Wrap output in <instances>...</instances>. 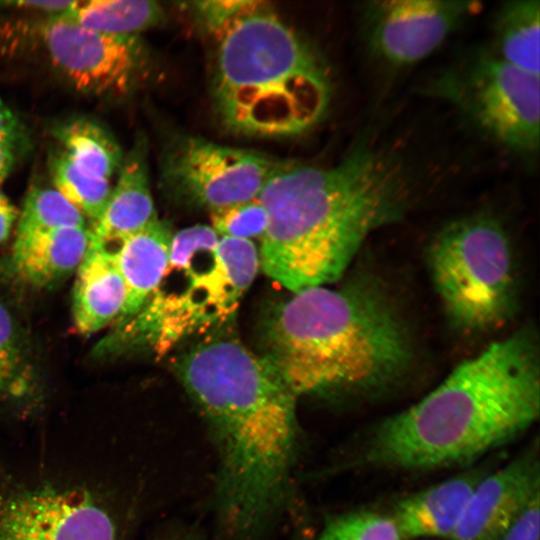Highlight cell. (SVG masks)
Listing matches in <instances>:
<instances>
[{"instance_id": "obj_30", "label": "cell", "mask_w": 540, "mask_h": 540, "mask_svg": "<svg viewBox=\"0 0 540 540\" xmlns=\"http://www.w3.org/2000/svg\"><path fill=\"white\" fill-rule=\"evenodd\" d=\"M19 124L13 112L0 101V141L15 140Z\"/></svg>"}, {"instance_id": "obj_24", "label": "cell", "mask_w": 540, "mask_h": 540, "mask_svg": "<svg viewBox=\"0 0 540 540\" xmlns=\"http://www.w3.org/2000/svg\"><path fill=\"white\" fill-rule=\"evenodd\" d=\"M316 540L401 539L389 515L374 511H355L330 520Z\"/></svg>"}, {"instance_id": "obj_10", "label": "cell", "mask_w": 540, "mask_h": 540, "mask_svg": "<svg viewBox=\"0 0 540 540\" xmlns=\"http://www.w3.org/2000/svg\"><path fill=\"white\" fill-rule=\"evenodd\" d=\"M480 3L466 0H374L364 4V37L371 53L394 67L427 58Z\"/></svg>"}, {"instance_id": "obj_19", "label": "cell", "mask_w": 540, "mask_h": 540, "mask_svg": "<svg viewBox=\"0 0 540 540\" xmlns=\"http://www.w3.org/2000/svg\"><path fill=\"white\" fill-rule=\"evenodd\" d=\"M492 48L503 61L529 73L540 74V2L505 3L493 23Z\"/></svg>"}, {"instance_id": "obj_31", "label": "cell", "mask_w": 540, "mask_h": 540, "mask_svg": "<svg viewBox=\"0 0 540 540\" xmlns=\"http://www.w3.org/2000/svg\"><path fill=\"white\" fill-rule=\"evenodd\" d=\"M15 140L0 141V183L9 175L15 160Z\"/></svg>"}, {"instance_id": "obj_14", "label": "cell", "mask_w": 540, "mask_h": 540, "mask_svg": "<svg viewBox=\"0 0 540 540\" xmlns=\"http://www.w3.org/2000/svg\"><path fill=\"white\" fill-rule=\"evenodd\" d=\"M126 301V287L114 249L90 239L76 269L72 314L77 331L95 333L116 322Z\"/></svg>"}, {"instance_id": "obj_20", "label": "cell", "mask_w": 540, "mask_h": 540, "mask_svg": "<svg viewBox=\"0 0 540 540\" xmlns=\"http://www.w3.org/2000/svg\"><path fill=\"white\" fill-rule=\"evenodd\" d=\"M57 15L101 33L135 36L156 25L163 11L158 3L149 0H90L74 1Z\"/></svg>"}, {"instance_id": "obj_11", "label": "cell", "mask_w": 540, "mask_h": 540, "mask_svg": "<svg viewBox=\"0 0 540 540\" xmlns=\"http://www.w3.org/2000/svg\"><path fill=\"white\" fill-rule=\"evenodd\" d=\"M53 66L79 91L119 95L131 86L141 64L136 36L94 31L51 14L39 27Z\"/></svg>"}, {"instance_id": "obj_4", "label": "cell", "mask_w": 540, "mask_h": 540, "mask_svg": "<svg viewBox=\"0 0 540 540\" xmlns=\"http://www.w3.org/2000/svg\"><path fill=\"white\" fill-rule=\"evenodd\" d=\"M262 356L295 394L366 397L412 368L410 329L388 293L369 279L293 293L269 316Z\"/></svg>"}, {"instance_id": "obj_17", "label": "cell", "mask_w": 540, "mask_h": 540, "mask_svg": "<svg viewBox=\"0 0 540 540\" xmlns=\"http://www.w3.org/2000/svg\"><path fill=\"white\" fill-rule=\"evenodd\" d=\"M90 242L87 227H62L15 239L11 265L25 282L52 285L77 269Z\"/></svg>"}, {"instance_id": "obj_3", "label": "cell", "mask_w": 540, "mask_h": 540, "mask_svg": "<svg viewBox=\"0 0 540 540\" xmlns=\"http://www.w3.org/2000/svg\"><path fill=\"white\" fill-rule=\"evenodd\" d=\"M539 412L538 347L522 330L491 343L384 420L364 457L378 468L408 471L468 464L526 431Z\"/></svg>"}, {"instance_id": "obj_32", "label": "cell", "mask_w": 540, "mask_h": 540, "mask_svg": "<svg viewBox=\"0 0 540 540\" xmlns=\"http://www.w3.org/2000/svg\"><path fill=\"white\" fill-rule=\"evenodd\" d=\"M161 540H197L196 536L189 532H176L165 536Z\"/></svg>"}, {"instance_id": "obj_16", "label": "cell", "mask_w": 540, "mask_h": 540, "mask_svg": "<svg viewBox=\"0 0 540 540\" xmlns=\"http://www.w3.org/2000/svg\"><path fill=\"white\" fill-rule=\"evenodd\" d=\"M146 149L142 142L123 159L116 186L89 229L90 239L105 245L118 244L157 218L149 186Z\"/></svg>"}, {"instance_id": "obj_2", "label": "cell", "mask_w": 540, "mask_h": 540, "mask_svg": "<svg viewBox=\"0 0 540 540\" xmlns=\"http://www.w3.org/2000/svg\"><path fill=\"white\" fill-rule=\"evenodd\" d=\"M419 175L399 151L361 142L329 167L283 162L257 200L260 266L292 293L338 280L366 239L412 207Z\"/></svg>"}, {"instance_id": "obj_23", "label": "cell", "mask_w": 540, "mask_h": 540, "mask_svg": "<svg viewBox=\"0 0 540 540\" xmlns=\"http://www.w3.org/2000/svg\"><path fill=\"white\" fill-rule=\"evenodd\" d=\"M62 227H86L85 217L56 189L30 190L20 214L16 238Z\"/></svg>"}, {"instance_id": "obj_1", "label": "cell", "mask_w": 540, "mask_h": 540, "mask_svg": "<svg viewBox=\"0 0 540 540\" xmlns=\"http://www.w3.org/2000/svg\"><path fill=\"white\" fill-rule=\"evenodd\" d=\"M180 379L211 428L218 453L216 503L235 540H253L283 511L299 450L295 394L262 355L232 339L204 342Z\"/></svg>"}, {"instance_id": "obj_8", "label": "cell", "mask_w": 540, "mask_h": 540, "mask_svg": "<svg viewBox=\"0 0 540 540\" xmlns=\"http://www.w3.org/2000/svg\"><path fill=\"white\" fill-rule=\"evenodd\" d=\"M539 79L485 49L438 72L426 89L501 147L532 157L539 148Z\"/></svg>"}, {"instance_id": "obj_6", "label": "cell", "mask_w": 540, "mask_h": 540, "mask_svg": "<svg viewBox=\"0 0 540 540\" xmlns=\"http://www.w3.org/2000/svg\"><path fill=\"white\" fill-rule=\"evenodd\" d=\"M218 240L207 225L173 235L159 284L132 317L118 323L101 348L146 347L161 357L184 339L227 322L244 291L227 273Z\"/></svg>"}, {"instance_id": "obj_7", "label": "cell", "mask_w": 540, "mask_h": 540, "mask_svg": "<svg viewBox=\"0 0 540 540\" xmlns=\"http://www.w3.org/2000/svg\"><path fill=\"white\" fill-rule=\"evenodd\" d=\"M436 291L454 325L479 332L502 325L515 305V272L508 236L485 215L446 225L429 249Z\"/></svg>"}, {"instance_id": "obj_22", "label": "cell", "mask_w": 540, "mask_h": 540, "mask_svg": "<svg viewBox=\"0 0 540 540\" xmlns=\"http://www.w3.org/2000/svg\"><path fill=\"white\" fill-rule=\"evenodd\" d=\"M55 189L92 223L102 213L111 193L110 181L90 176L61 153L52 162Z\"/></svg>"}, {"instance_id": "obj_29", "label": "cell", "mask_w": 540, "mask_h": 540, "mask_svg": "<svg viewBox=\"0 0 540 540\" xmlns=\"http://www.w3.org/2000/svg\"><path fill=\"white\" fill-rule=\"evenodd\" d=\"M16 216V209L0 190V243L8 238Z\"/></svg>"}, {"instance_id": "obj_26", "label": "cell", "mask_w": 540, "mask_h": 540, "mask_svg": "<svg viewBox=\"0 0 540 540\" xmlns=\"http://www.w3.org/2000/svg\"><path fill=\"white\" fill-rule=\"evenodd\" d=\"M254 3L255 0L199 1L194 3V9L205 29L216 36Z\"/></svg>"}, {"instance_id": "obj_27", "label": "cell", "mask_w": 540, "mask_h": 540, "mask_svg": "<svg viewBox=\"0 0 540 540\" xmlns=\"http://www.w3.org/2000/svg\"><path fill=\"white\" fill-rule=\"evenodd\" d=\"M18 350L14 322L0 303V396L9 387L17 368Z\"/></svg>"}, {"instance_id": "obj_25", "label": "cell", "mask_w": 540, "mask_h": 540, "mask_svg": "<svg viewBox=\"0 0 540 540\" xmlns=\"http://www.w3.org/2000/svg\"><path fill=\"white\" fill-rule=\"evenodd\" d=\"M211 223L219 237L251 240L263 236L268 216L262 204L254 199L211 211Z\"/></svg>"}, {"instance_id": "obj_21", "label": "cell", "mask_w": 540, "mask_h": 540, "mask_svg": "<svg viewBox=\"0 0 540 540\" xmlns=\"http://www.w3.org/2000/svg\"><path fill=\"white\" fill-rule=\"evenodd\" d=\"M58 138L71 161L86 174L110 181L123 158L118 144L98 123L78 119L62 126Z\"/></svg>"}, {"instance_id": "obj_5", "label": "cell", "mask_w": 540, "mask_h": 540, "mask_svg": "<svg viewBox=\"0 0 540 540\" xmlns=\"http://www.w3.org/2000/svg\"><path fill=\"white\" fill-rule=\"evenodd\" d=\"M215 37L214 101L227 129L290 136L323 118L332 88L327 65L267 2L255 1Z\"/></svg>"}, {"instance_id": "obj_15", "label": "cell", "mask_w": 540, "mask_h": 540, "mask_svg": "<svg viewBox=\"0 0 540 540\" xmlns=\"http://www.w3.org/2000/svg\"><path fill=\"white\" fill-rule=\"evenodd\" d=\"M485 475L466 472L400 500L389 515L400 539H449L472 492Z\"/></svg>"}, {"instance_id": "obj_12", "label": "cell", "mask_w": 540, "mask_h": 540, "mask_svg": "<svg viewBox=\"0 0 540 540\" xmlns=\"http://www.w3.org/2000/svg\"><path fill=\"white\" fill-rule=\"evenodd\" d=\"M0 540H118V534L85 490L40 487L1 498Z\"/></svg>"}, {"instance_id": "obj_13", "label": "cell", "mask_w": 540, "mask_h": 540, "mask_svg": "<svg viewBox=\"0 0 540 540\" xmlns=\"http://www.w3.org/2000/svg\"><path fill=\"white\" fill-rule=\"evenodd\" d=\"M537 493L540 462L536 444L479 481L449 540H499Z\"/></svg>"}, {"instance_id": "obj_18", "label": "cell", "mask_w": 540, "mask_h": 540, "mask_svg": "<svg viewBox=\"0 0 540 540\" xmlns=\"http://www.w3.org/2000/svg\"><path fill=\"white\" fill-rule=\"evenodd\" d=\"M172 238L169 227L156 219L114 249L126 287V301L117 323L132 317L159 284L169 261Z\"/></svg>"}, {"instance_id": "obj_28", "label": "cell", "mask_w": 540, "mask_h": 540, "mask_svg": "<svg viewBox=\"0 0 540 540\" xmlns=\"http://www.w3.org/2000/svg\"><path fill=\"white\" fill-rule=\"evenodd\" d=\"M539 499L537 493L499 540H539Z\"/></svg>"}, {"instance_id": "obj_9", "label": "cell", "mask_w": 540, "mask_h": 540, "mask_svg": "<svg viewBox=\"0 0 540 540\" xmlns=\"http://www.w3.org/2000/svg\"><path fill=\"white\" fill-rule=\"evenodd\" d=\"M165 189L178 200L210 212L257 199L283 161L195 136H179L162 160Z\"/></svg>"}]
</instances>
